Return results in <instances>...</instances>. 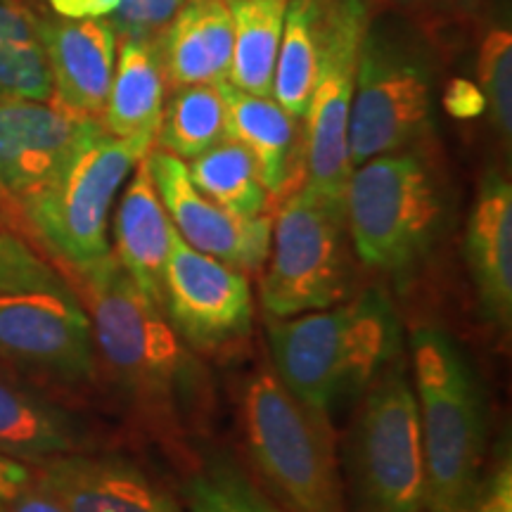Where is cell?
I'll return each instance as SVG.
<instances>
[{
    "label": "cell",
    "instance_id": "6da1fadb",
    "mask_svg": "<svg viewBox=\"0 0 512 512\" xmlns=\"http://www.w3.org/2000/svg\"><path fill=\"white\" fill-rule=\"evenodd\" d=\"M95 354L140 420L159 439L183 446L209 411V380L169 318L128 278L114 254L81 278Z\"/></svg>",
    "mask_w": 512,
    "mask_h": 512
},
{
    "label": "cell",
    "instance_id": "7a4b0ae2",
    "mask_svg": "<svg viewBox=\"0 0 512 512\" xmlns=\"http://www.w3.org/2000/svg\"><path fill=\"white\" fill-rule=\"evenodd\" d=\"M268 347L287 392L330 415L403 356V328L387 292L368 287L347 304L271 320Z\"/></svg>",
    "mask_w": 512,
    "mask_h": 512
},
{
    "label": "cell",
    "instance_id": "3957f363",
    "mask_svg": "<svg viewBox=\"0 0 512 512\" xmlns=\"http://www.w3.org/2000/svg\"><path fill=\"white\" fill-rule=\"evenodd\" d=\"M411 373L425 458V510L465 512L482 479V384L460 344L437 325L413 330Z\"/></svg>",
    "mask_w": 512,
    "mask_h": 512
},
{
    "label": "cell",
    "instance_id": "277c9868",
    "mask_svg": "<svg viewBox=\"0 0 512 512\" xmlns=\"http://www.w3.org/2000/svg\"><path fill=\"white\" fill-rule=\"evenodd\" d=\"M344 214L358 261L406 283L432 252L444 221V195L430 162L408 147L351 169Z\"/></svg>",
    "mask_w": 512,
    "mask_h": 512
},
{
    "label": "cell",
    "instance_id": "5b68a950",
    "mask_svg": "<svg viewBox=\"0 0 512 512\" xmlns=\"http://www.w3.org/2000/svg\"><path fill=\"white\" fill-rule=\"evenodd\" d=\"M155 147L152 138H117L98 124L67 164L19 207L24 228L79 278L112 256L107 219L114 197Z\"/></svg>",
    "mask_w": 512,
    "mask_h": 512
},
{
    "label": "cell",
    "instance_id": "8992f818",
    "mask_svg": "<svg viewBox=\"0 0 512 512\" xmlns=\"http://www.w3.org/2000/svg\"><path fill=\"white\" fill-rule=\"evenodd\" d=\"M242 430L254 470L285 512H347L330 415L304 406L273 370L249 377Z\"/></svg>",
    "mask_w": 512,
    "mask_h": 512
},
{
    "label": "cell",
    "instance_id": "52a82bcc",
    "mask_svg": "<svg viewBox=\"0 0 512 512\" xmlns=\"http://www.w3.org/2000/svg\"><path fill=\"white\" fill-rule=\"evenodd\" d=\"M347 475V512H425L418 403L403 356L361 394L349 432Z\"/></svg>",
    "mask_w": 512,
    "mask_h": 512
},
{
    "label": "cell",
    "instance_id": "ba28073f",
    "mask_svg": "<svg viewBox=\"0 0 512 512\" xmlns=\"http://www.w3.org/2000/svg\"><path fill=\"white\" fill-rule=\"evenodd\" d=\"M432 83L427 50L387 19L370 15L351 95V169L373 157L415 147L427 136Z\"/></svg>",
    "mask_w": 512,
    "mask_h": 512
},
{
    "label": "cell",
    "instance_id": "9c48e42d",
    "mask_svg": "<svg viewBox=\"0 0 512 512\" xmlns=\"http://www.w3.org/2000/svg\"><path fill=\"white\" fill-rule=\"evenodd\" d=\"M351 285V242L342 204L302 183L280 200L261 278V306L292 318L342 304Z\"/></svg>",
    "mask_w": 512,
    "mask_h": 512
},
{
    "label": "cell",
    "instance_id": "30bf717a",
    "mask_svg": "<svg viewBox=\"0 0 512 512\" xmlns=\"http://www.w3.org/2000/svg\"><path fill=\"white\" fill-rule=\"evenodd\" d=\"M368 22L370 0H320L318 76L304 117V185L342 207L351 176V95Z\"/></svg>",
    "mask_w": 512,
    "mask_h": 512
},
{
    "label": "cell",
    "instance_id": "8fae6325",
    "mask_svg": "<svg viewBox=\"0 0 512 512\" xmlns=\"http://www.w3.org/2000/svg\"><path fill=\"white\" fill-rule=\"evenodd\" d=\"M0 363L62 387L91 382L98 354L79 294L0 290Z\"/></svg>",
    "mask_w": 512,
    "mask_h": 512
},
{
    "label": "cell",
    "instance_id": "7c38bea8",
    "mask_svg": "<svg viewBox=\"0 0 512 512\" xmlns=\"http://www.w3.org/2000/svg\"><path fill=\"white\" fill-rule=\"evenodd\" d=\"M162 311L192 351L219 354L252 332V287L247 273L192 249L176 230L164 268Z\"/></svg>",
    "mask_w": 512,
    "mask_h": 512
},
{
    "label": "cell",
    "instance_id": "4fadbf2b",
    "mask_svg": "<svg viewBox=\"0 0 512 512\" xmlns=\"http://www.w3.org/2000/svg\"><path fill=\"white\" fill-rule=\"evenodd\" d=\"M152 181L178 235L192 249L204 252L242 273L259 271L271 249L273 219L268 214L235 216L202 195L190 181L188 164L152 147L145 157Z\"/></svg>",
    "mask_w": 512,
    "mask_h": 512
},
{
    "label": "cell",
    "instance_id": "5bb4252c",
    "mask_svg": "<svg viewBox=\"0 0 512 512\" xmlns=\"http://www.w3.org/2000/svg\"><path fill=\"white\" fill-rule=\"evenodd\" d=\"M50 102L0 100V190L22 207L98 126Z\"/></svg>",
    "mask_w": 512,
    "mask_h": 512
},
{
    "label": "cell",
    "instance_id": "9a60e30c",
    "mask_svg": "<svg viewBox=\"0 0 512 512\" xmlns=\"http://www.w3.org/2000/svg\"><path fill=\"white\" fill-rule=\"evenodd\" d=\"M34 484L67 512H185L136 463L93 451L34 465Z\"/></svg>",
    "mask_w": 512,
    "mask_h": 512
},
{
    "label": "cell",
    "instance_id": "2e32d148",
    "mask_svg": "<svg viewBox=\"0 0 512 512\" xmlns=\"http://www.w3.org/2000/svg\"><path fill=\"white\" fill-rule=\"evenodd\" d=\"M41 43L53 76L50 105L100 121L117 62L112 24L107 19L41 17Z\"/></svg>",
    "mask_w": 512,
    "mask_h": 512
},
{
    "label": "cell",
    "instance_id": "e0dca14e",
    "mask_svg": "<svg viewBox=\"0 0 512 512\" xmlns=\"http://www.w3.org/2000/svg\"><path fill=\"white\" fill-rule=\"evenodd\" d=\"M76 451H93L86 422L34 377L0 363V453L38 465Z\"/></svg>",
    "mask_w": 512,
    "mask_h": 512
},
{
    "label": "cell",
    "instance_id": "ac0fdd59",
    "mask_svg": "<svg viewBox=\"0 0 512 512\" xmlns=\"http://www.w3.org/2000/svg\"><path fill=\"white\" fill-rule=\"evenodd\" d=\"M465 261L479 311L496 330L512 325V188L498 171L479 183L465 228Z\"/></svg>",
    "mask_w": 512,
    "mask_h": 512
},
{
    "label": "cell",
    "instance_id": "d6986e66",
    "mask_svg": "<svg viewBox=\"0 0 512 512\" xmlns=\"http://www.w3.org/2000/svg\"><path fill=\"white\" fill-rule=\"evenodd\" d=\"M219 91L228 138L252 152L268 197L280 202L304 183V121L287 114L273 98L249 95L228 81L219 83Z\"/></svg>",
    "mask_w": 512,
    "mask_h": 512
},
{
    "label": "cell",
    "instance_id": "ffe728a7",
    "mask_svg": "<svg viewBox=\"0 0 512 512\" xmlns=\"http://www.w3.org/2000/svg\"><path fill=\"white\" fill-rule=\"evenodd\" d=\"M155 43L169 91L228 81L233 60L228 0H185Z\"/></svg>",
    "mask_w": 512,
    "mask_h": 512
},
{
    "label": "cell",
    "instance_id": "44dd1931",
    "mask_svg": "<svg viewBox=\"0 0 512 512\" xmlns=\"http://www.w3.org/2000/svg\"><path fill=\"white\" fill-rule=\"evenodd\" d=\"M147 157V155H145ZM176 228L166 214L145 159L133 174L114 214V259L138 290L162 309L164 268Z\"/></svg>",
    "mask_w": 512,
    "mask_h": 512
},
{
    "label": "cell",
    "instance_id": "7402d4cb",
    "mask_svg": "<svg viewBox=\"0 0 512 512\" xmlns=\"http://www.w3.org/2000/svg\"><path fill=\"white\" fill-rule=\"evenodd\" d=\"M166 76L155 41H117V62L100 124L117 138H157Z\"/></svg>",
    "mask_w": 512,
    "mask_h": 512
},
{
    "label": "cell",
    "instance_id": "603a6c76",
    "mask_svg": "<svg viewBox=\"0 0 512 512\" xmlns=\"http://www.w3.org/2000/svg\"><path fill=\"white\" fill-rule=\"evenodd\" d=\"M290 0H228L233 15L230 86L273 98V74Z\"/></svg>",
    "mask_w": 512,
    "mask_h": 512
},
{
    "label": "cell",
    "instance_id": "cb8c5ba5",
    "mask_svg": "<svg viewBox=\"0 0 512 512\" xmlns=\"http://www.w3.org/2000/svg\"><path fill=\"white\" fill-rule=\"evenodd\" d=\"M320 57V0H290L273 74V100L294 119L306 117Z\"/></svg>",
    "mask_w": 512,
    "mask_h": 512
},
{
    "label": "cell",
    "instance_id": "d4e9b609",
    "mask_svg": "<svg viewBox=\"0 0 512 512\" xmlns=\"http://www.w3.org/2000/svg\"><path fill=\"white\" fill-rule=\"evenodd\" d=\"M188 174L202 195L235 216L266 214L271 204L252 152L233 138H223L204 155L190 159Z\"/></svg>",
    "mask_w": 512,
    "mask_h": 512
},
{
    "label": "cell",
    "instance_id": "484cf974",
    "mask_svg": "<svg viewBox=\"0 0 512 512\" xmlns=\"http://www.w3.org/2000/svg\"><path fill=\"white\" fill-rule=\"evenodd\" d=\"M226 133V105L219 86H183L164 100L155 147L183 162L219 145Z\"/></svg>",
    "mask_w": 512,
    "mask_h": 512
},
{
    "label": "cell",
    "instance_id": "4316f807",
    "mask_svg": "<svg viewBox=\"0 0 512 512\" xmlns=\"http://www.w3.org/2000/svg\"><path fill=\"white\" fill-rule=\"evenodd\" d=\"M181 491L185 512H285L223 453L204 460Z\"/></svg>",
    "mask_w": 512,
    "mask_h": 512
},
{
    "label": "cell",
    "instance_id": "83f0119b",
    "mask_svg": "<svg viewBox=\"0 0 512 512\" xmlns=\"http://www.w3.org/2000/svg\"><path fill=\"white\" fill-rule=\"evenodd\" d=\"M479 88L486 100L491 124L498 138L510 145L512 136V34L508 29L496 27L486 31L479 48Z\"/></svg>",
    "mask_w": 512,
    "mask_h": 512
},
{
    "label": "cell",
    "instance_id": "f1b7e54d",
    "mask_svg": "<svg viewBox=\"0 0 512 512\" xmlns=\"http://www.w3.org/2000/svg\"><path fill=\"white\" fill-rule=\"evenodd\" d=\"M53 95L48 57L41 41H0V100L48 102Z\"/></svg>",
    "mask_w": 512,
    "mask_h": 512
},
{
    "label": "cell",
    "instance_id": "f546056e",
    "mask_svg": "<svg viewBox=\"0 0 512 512\" xmlns=\"http://www.w3.org/2000/svg\"><path fill=\"white\" fill-rule=\"evenodd\" d=\"M0 290L69 292L72 287L19 235L0 230Z\"/></svg>",
    "mask_w": 512,
    "mask_h": 512
},
{
    "label": "cell",
    "instance_id": "4dcf8cb0",
    "mask_svg": "<svg viewBox=\"0 0 512 512\" xmlns=\"http://www.w3.org/2000/svg\"><path fill=\"white\" fill-rule=\"evenodd\" d=\"M183 3L185 0H119L117 10L105 19L112 24L117 41H155Z\"/></svg>",
    "mask_w": 512,
    "mask_h": 512
},
{
    "label": "cell",
    "instance_id": "1f68e13d",
    "mask_svg": "<svg viewBox=\"0 0 512 512\" xmlns=\"http://www.w3.org/2000/svg\"><path fill=\"white\" fill-rule=\"evenodd\" d=\"M401 10L411 12L415 22L444 27L448 22H470L479 17L489 0H394Z\"/></svg>",
    "mask_w": 512,
    "mask_h": 512
},
{
    "label": "cell",
    "instance_id": "d6a6232c",
    "mask_svg": "<svg viewBox=\"0 0 512 512\" xmlns=\"http://www.w3.org/2000/svg\"><path fill=\"white\" fill-rule=\"evenodd\" d=\"M465 512H512V465L510 458L498 460L489 475L479 479Z\"/></svg>",
    "mask_w": 512,
    "mask_h": 512
},
{
    "label": "cell",
    "instance_id": "836d02e7",
    "mask_svg": "<svg viewBox=\"0 0 512 512\" xmlns=\"http://www.w3.org/2000/svg\"><path fill=\"white\" fill-rule=\"evenodd\" d=\"M0 41H41V15L24 0H0Z\"/></svg>",
    "mask_w": 512,
    "mask_h": 512
},
{
    "label": "cell",
    "instance_id": "e575fe53",
    "mask_svg": "<svg viewBox=\"0 0 512 512\" xmlns=\"http://www.w3.org/2000/svg\"><path fill=\"white\" fill-rule=\"evenodd\" d=\"M444 110L448 117L458 121L479 119L486 114V100L482 88L470 79H451L444 91Z\"/></svg>",
    "mask_w": 512,
    "mask_h": 512
},
{
    "label": "cell",
    "instance_id": "d590c367",
    "mask_svg": "<svg viewBox=\"0 0 512 512\" xmlns=\"http://www.w3.org/2000/svg\"><path fill=\"white\" fill-rule=\"evenodd\" d=\"M34 484V465L0 453V503L10 501Z\"/></svg>",
    "mask_w": 512,
    "mask_h": 512
},
{
    "label": "cell",
    "instance_id": "8d00e7d4",
    "mask_svg": "<svg viewBox=\"0 0 512 512\" xmlns=\"http://www.w3.org/2000/svg\"><path fill=\"white\" fill-rule=\"evenodd\" d=\"M57 17L64 19H105L117 10L119 0H48Z\"/></svg>",
    "mask_w": 512,
    "mask_h": 512
},
{
    "label": "cell",
    "instance_id": "74e56055",
    "mask_svg": "<svg viewBox=\"0 0 512 512\" xmlns=\"http://www.w3.org/2000/svg\"><path fill=\"white\" fill-rule=\"evenodd\" d=\"M0 512H67L62 505H57L48 494H43L36 484H31L27 491L0 503Z\"/></svg>",
    "mask_w": 512,
    "mask_h": 512
},
{
    "label": "cell",
    "instance_id": "f35d334b",
    "mask_svg": "<svg viewBox=\"0 0 512 512\" xmlns=\"http://www.w3.org/2000/svg\"><path fill=\"white\" fill-rule=\"evenodd\" d=\"M0 223H8V226H22L24 228L22 211H19L17 204L12 202L3 190H0Z\"/></svg>",
    "mask_w": 512,
    "mask_h": 512
}]
</instances>
